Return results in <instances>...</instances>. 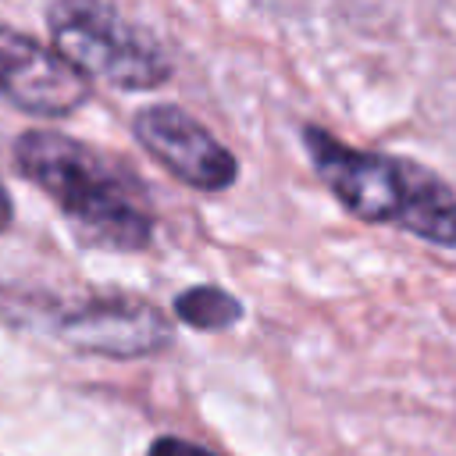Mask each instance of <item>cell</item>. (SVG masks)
Here are the masks:
<instances>
[{"instance_id": "1", "label": "cell", "mask_w": 456, "mask_h": 456, "mask_svg": "<svg viewBox=\"0 0 456 456\" xmlns=\"http://www.w3.org/2000/svg\"><path fill=\"white\" fill-rule=\"evenodd\" d=\"M14 167L43 189L89 249L142 253L153 242V203L146 185L110 153L53 132L25 128L11 146Z\"/></svg>"}, {"instance_id": "2", "label": "cell", "mask_w": 456, "mask_h": 456, "mask_svg": "<svg viewBox=\"0 0 456 456\" xmlns=\"http://www.w3.org/2000/svg\"><path fill=\"white\" fill-rule=\"evenodd\" d=\"M303 150L324 189L367 224H395L431 246L456 249V192L431 167L381 150L342 142L321 125H303Z\"/></svg>"}, {"instance_id": "3", "label": "cell", "mask_w": 456, "mask_h": 456, "mask_svg": "<svg viewBox=\"0 0 456 456\" xmlns=\"http://www.w3.org/2000/svg\"><path fill=\"white\" fill-rule=\"evenodd\" d=\"M46 32L50 46L89 82L150 93L175 75L160 43L107 0H53L46 7Z\"/></svg>"}, {"instance_id": "4", "label": "cell", "mask_w": 456, "mask_h": 456, "mask_svg": "<svg viewBox=\"0 0 456 456\" xmlns=\"http://www.w3.org/2000/svg\"><path fill=\"white\" fill-rule=\"evenodd\" d=\"M53 335L75 353L107 360H142L175 342V328L160 306L139 296H93L53 310Z\"/></svg>"}, {"instance_id": "5", "label": "cell", "mask_w": 456, "mask_h": 456, "mask_svg": "<svg viewBox=\"0 0 456 456\" xmlns=\"http://www.w3.org/2000/svg\"><path fill=\"white\" fill-rule=\"evenodd\" d=\"M132 135L171 178L196 192H224L239 178L235 153L178 103L139 107L132 114Z\"/></svg>"}, {"instance_id": "6", "label": "cell", "mask_w": 456, "mask_h": 456, "mask_svg": "<svg viewBox=\"0 0 456 456\" xmlns=\"http://www.w3.org/2000/svg\"><path fill=\"white\" fill-rule=\"evenodd\" d=\"M93 82L78 75L50 43L0 25V100L32 118H68L86 107Z\"/></svg>"}, {"instance_id": "7", "label": "cell", "mask_w": 456, "mask_h": 456, "mask_svg": "<svg viewBox=\"0 0 456 456\" xmlns=\"http://www.w3.org/2000/svg\"><path fill=\"white\" fill-rule=\"evenodd\" d=\"M175 317L196 331H224L242 321V303L221 285H189L171 303Z\"/></svg>"}, {"instance_id": "8", "label": "cell", "mask_w": 456, "mask_h": 456, "mask_svg": "<svg viewBox=\"0 0 456 456\" xmlns=\"http://www.w3.org/2000/svg\"><path fill=\"white\" fill-rule=\"evenodd\" d=\"M146 456H217L196 442H185V438H175V435H160L150 442V452Z\"/></svg>"}, {"instance_id": "9", "label": "cell", "mask_w": 456, "mask_h": 456, "mask_svg": "<svg viewBox=\"0 0 456 456\" xmlns=\"http://www.w3.org/2000/svg\"><path fill=\"white\" fill-rule=\"evenodd\" d=\"M11 221H14V203H11V192H7V185L0 182V235L11 228Z\"/></svg>"}]
</instances>
